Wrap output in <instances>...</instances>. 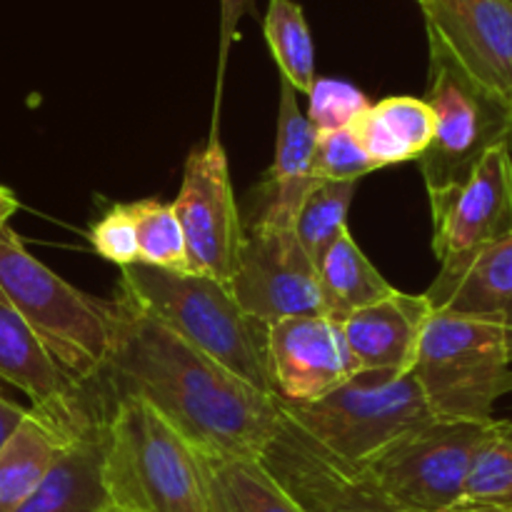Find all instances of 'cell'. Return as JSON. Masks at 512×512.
<instances>
[{"mask_svg": "<svg viewBox=\"0 0 512 512\" xmlns=\"http://www.w3.org/2000/svg\"><path fill=\"white\" fill-rule=\"evenodd\" d=\"M103 380L113 400L153 408L200 458L258 460L280 405L118 293Z\"/></svg>", "mask_w": 512, "mask_h": 512, "instance_id": "6da1fadb", "label": "cell"}, {"mask_svg": "<svg viewBox=\"0 0 512 512\" xmlns=\"http://www.w3.org/2000/svg\"><path fill=\"white\" fill-rule=\"evenodd\" d=\"M430 55L448 60L478 88L512 110L510 0H415Z\"/></svg>", "mask_w": 512, "mask_h": 512, "instance_id": "8fae6325", "label": "cell"}, {"mask_svg": "<svg viewBox=\"0 0 512 512\" xmlns=\"http://www.w3.org/2000/svg\"><path fill=\"white\" fill-rule=\"evenodd\" d=\"M358 183H333V180H315L313 188L300 203L295 215L293 233L300 248L308 253L315 265L325 250L340 238L348 228V210L355 198Z\"/></svg>", "mask_w": 512, "mask_h": 512, "instance_id": "484cf974", "label": "cell"}, {"mask_svg": "<svg viewBox=\"0 0 512 512\" xmlns=\"http://www.w3.org/2000/svg\"><path fill=\"white\" fill-rule=\"evenodd\" d=\"M118 293L188 340L200 353L273 398L268 375V325L250 318L228 285L208 275L175 273L135 263L123 268Z\"/></svg>", "mask_w": 512, "mask_h": 512, "instance_id": "7a4b0ae2", "label": "cell"}, {"mask_svg": "<svg viewBox=\"0 0 512 512\" xmlns=\"http://www.w3.org/2000/svg\"><path fill=\"white\" fill-rule=\"evenodd\" d=\"M65 440L43 415L28 408L13 433L0 445V512H13L48 475Z\"/></svg>", "mask_w": 512, "mask_h": 512, "instance_id": "44dd1931", "label": "cell"}, {"mask_svg": "<svg viewBox=\"0 0 512 512\" xmlns=\"http://www.w3.org/2000/svg\"><path fill=\"white\" fill-rule=\"evenodd\" d=\"M173 210L185 235L190 273L228 285L245 230L218 125L208 143L190 150Z\"/></svg>", "mask_w": 512, "mask_h": 512, "instance_id": "9c48e42d", "label": "cell"}, {"mask_svg": "<svg viewBox=\"0 0 512 512\" xmlns=\"http://www.w3.org/2000/svg\"><path fill=\"white\" fill-rule=\"evenodd\" d=\"M128 205L135 220V233H138L140 263L150 268L175 270V273H190L185 235L173 203L143 198Z\"/></svg>", "mask_w": 512, "mask_h": 512, "instance_id": "4316f807", "label": "cell"}, {"mask_svg": "<svg viewBox=\"0 0 512 512\" xmlns=\"http://www.w3.org/2000/svg\"><path fill=\"white\" fill-rule=\"evenodd\" d=\"M425 100L435 115L433 143L418 160L428 195L465 183L490 150L512 143L508 105L485 93L438 55H430Z\"/></svg>", "mask_w": 512, "mask_h": 512, "instance_id": "52a82bcc", "label": "cell"}, {"mask_svg": "<svg viewBox=\"0 0 512 512\" xmlns=\"http://www.w3.org/2000/svg\"><path fill=\"white\" fill-rule=\"evenodd\" d=\"M90 245L95 253L108 263L128 268L140 263L138 233H135V220L130 213V205H113L88 233Z\"/></svg>", "mask_w": 512, "mask_h": 512, "instance_id": "f546056e", "label": "cell"}, {"mask_svg": "<svg viewBox=\"0 0 512 512\" xmlns=\"http://www.w3.org/2000/svg\"><path fill=\"white\" fill-rule=\"evenodd\" d=\"M18 210H20V203H18V198H15L13 190L5 188V185H0V230L8 225V220L13 218Z\"/></svg>", "mask_w": 512, "mask_h": 512, "instance_id": "d6a6232c", "label": "cell"}, {"mask_svg": "<svg viewBox=\"0 0 512 512\" xmlns=\"http://www.w3.org/2000/svg\"><path fill=\"white\" fill-rule=\"evenodd\" d=\"M410 373L438 420L490 423L498 398L512 393V330L433 310Z\"/></svg>", "mask_w": 512, "mask_h": 512, "instance_id": "5b68a950", "label": "cell"}, {"mask_svg": "<svg viewBox=\"0 0 512 512\" xmlns=\"http://www.w3.org/2000/svg\"><path fill=\"white\" fill-rule=\"evenodd\" d=\"M0 293L78 383L103 380L115 303L83 293L40 263L10 225L0 230Z\"/></svg>", "mask_w": 512, "mask_h": 512, "instance_id": "277c9868", "label": "cell"}, {"mask_svg": "<svg viewBox=\"0 0 512 512\" xmlns=\"http://www.w3.org/2000/svg\"><path fill=\"white\" fill-rule=\"evenodd\" d=\"M510 3H512V0H510Z\"/></svg>", "mask_w": 512, "mask_h": 512, "instance_id": "e575fe53", "label": "cell"}, {"mask_svg": "<svg viewBox=\"0 0 512 512\" xmlns=\"http://www.w3.org/2000/svg\"><path fill=\"white\" fill-rule=\"evenodd\" d=\"M105 428V423H103ZM95 433L65 443L48 475L13 512H110L105 485V433Z\"/></svg>", "mask_w": 512, "mask_h": 512, "instance_id": "d6986e66", "label": "cell"}, {"mask_svg": "<svg viewBox=\"0 0 512 512\" xmlns=\"http://www.w3.org/2000/svg\"><path fill=\"white\" fill-rule=\"evenodd\" d=\"M318 133L298 105V93L280 80L278 133H275L273 165L255 190V213L245 228L293 230L300 203L313 188V155Z\"/></svg>", "mask_w": 512, "mask_h": 512, "instance_id": "2e32d148", "label": "cell"}, {"mask_svg": "<svg viewBox=\"0 0 512 512\" xmlns=\"http://www.w3.org/2000/svg\"><path fill=\"white\" fill-rule=\"evenodd\" d=\"M490 423L433 420L395 440L365 470L405 512H458L470 465Z\"/></svg>", "mask_w": 512, "mask_h": 512, "instance_id": "ba28073f", "label": "cell"}, {"mask_svg": "<svg viewBox=\"0 0 512 512\" xmlns=\"http://www.w3.org/2000/svg\"><path fill=\"white\" fill-rule=\"evenodd\" d=\"M110 512H123V510H115V508H113V510H110Z\"/></svg>", "mask_w": 512, "mask_h": 512, "instance_id": "836d02e7", "label": "cell"}, {"mask_svg": "<svg viewBox=\"0 0 512 512\" xmlns=\"http://www.w3.org/2000/svg\"><path fill=\"white\" fill-rule=\"evenodd\" d=\"M310 108L305 118L315 128V133L350 128L365 110L370 108L368 95L353 83L333 78H318L308 93Z\"/></svg>", "mask_w": 512, "mask_h": 512, "instance_id": "f1b7e54d", "label": "cell"}, {"mask_svg": "<svg viewBox=\"0 0 512 512\" xmlns=\"http://www.w3.org/2000/svg\"><path fill=\"white\" fill-rule=\"evenodd\" d=\"M378 170L360 145L353 128L320 133L313 155V178L333 183H358L363 175Z\"/></svg>", "mask_w": 512, "mask_h": 512, "instance_id": "83f0119b", "label": "cell"}, {"mask_svg": "<svg viewBox=\"0 0 512 512\" xmlns=\"http://www.w3.org/2000/svg\"><path fill=\"white\" fill-rule=\"evenodd\" d=\"M265 43L280 70V80L308 95L315 85V45L303 8L295 0H270L263 20Z\"/></svg>", "mask_w": 512, "mask_h": 512, "instance_id": "d4e9b609", "label": "cell"}, {"mask_svg": "<svg viewBox=\"0 0 512 512\" xmlns=\"http://www.w3.org/2000/svg\"><path fill=\"white\" fill-rule=\"evenodd\" d=\"M433 253L440 263L512 235V143L490 150L465 183L430 195Z\"/></svg>", "mask_w": 512, "mask_h": 512, "instance_id": "5bb4252c", "label": "cell"}, {"mask_svg": "<svg viewBox=\"0 0 512 512\" xmlns=\"http://www.w3.org/2000/svg\"><path fill=\"white\" fill-rule=\"evenodd\" d=\"M430 303L425 295L393 290L388 298L355 310L340 325L355 373L363 370H393L410 373L420 335L428 323Z\"/></svg>", "mask_w": 512, "mask_h": 512, "instance_id": "e0dca14e", "label": "cell"}, {"mask_svg": "<svg viewBox=\"0 0 512 512\" xmlns=\"http://www.w3.org/2000/svg\"><path fill=\"white\" fill-rule=\"evenodd\" d=\"M258 460L303 512H405L368 470L335 458L285 415Z\"/></svg>", "mask_w": 512, "mask_h": 512, "instance_id": "30bf717a", "label": "cell"}, {"mask_svg": "<svg viewBox=\"0 0 512 512\" xmlns=\"http://www.w3.org/2000/svg\"><path fill=\"white\" fill-rule=\"evenodd\" d=\"M350 128L380 170L410 160L418 163L433 143L435 115L425 98L388 95L378 103H370Z\"/></svg>", "mask_w": 512, "mask_h": 512, "instance_id": "ffe728a7", "label": "cell"}, {"mask_svg": "<svg viewBox=\"0 0 512 512\" xmlns=\"http://www.w3.org/2000/svg\"><path fill=\"white\" fill-rule=\"evenodd\" d=\"M423 295L433 310L495 320L512 330V235L440 263L438 278Z\"/></svg>", "mask_w": 512, "mask_h": 512, "instance_id": "ac0fdd59", "label": "cell"}, {"mask_svg": "<svg viewBox=\"0 0 512 512\" xmlns=\"http://www.w3.org/2000/svg\"><path fill=\"white\" fill-rule=\"evenodd\" d=\"M318 283L323 315L335 323H343L350 313L388 298L395 290L360 250L350 230H345L320 258Z\"/></svg>", "mask_w": 512, "mask_h": 512, "instance_id": "7402d4cb", "label": "cell"}, {"mask_svg": "<svg viewBox=\"0 0 512 512\" xmlns=\"http://www.w3.org/2000/svg\"><path fill=\"white\" fill-rule=\"evenodd\" d=\"M28 413V408H23V405L13 403L10 398H5L3 393H0V445L5 443V438H8L10 433L15 430V425L23 420V415Z\"/></svg>", "mask_w": 512, "mask_h": 512, "instance_id": "1f68e13d", "label": "cell"}, {"mask_svg": "<svg viewBox=\"0 0 512 512\" xmlns=\"http://www.w3.org/2000/svg\"><path fill=\"white\" fill-rule=\"evenodd\" d=\"M458 512H512V423L493 420L470 465Z\"/></svg>", "mask_w": 512, "mask_h": 512, "instance_id": "cb8c5ba5", "label": "cell"}, {"mask_svg": "<svg viewBox=\"0 0 512 512\" xmlns=\"http://www.w3.org/2000/svg\"><path fill=\"white\" fill-rule=\"evenodd\" d=\"M268 375L273 398L305 405L355 375L340 325L328 315H298L268 325Z\"/></svg>", "mask_w": 512, "mask_h": 512, "instance_id": "9a60e30c", "label": "cell"}, {"mask_svg": "<svg viewBox=\"0 0 512 512\" xmlns=\"http://www.w3.org/2000/svg\"><path fill=\"white\" fill-rule=\"evenodd\" d=\"M245 13H255L253 0H220V50H218V88H215L213 125H218L220 98H223L225 70H228L230 48L238 40V25Z\"/></svg>", "mask_w": 512, "mask_h": 512, "instance_id": "4dcf8cb0", "label": "cell"}, {"mask_svg": "<svg viewBox=\"0 0 512 512\" xmlns=\"http://www.w3.org/2000/svg\"><path fill=\"white\" fill-rule=\"evenodd\" d=\"M230 293L250 318L270 325L298 315H323L318 265L293 230L245 228Z\"/></svg>", "mask_w": 512, "mask_h": 512, "instance_id": "7c38bea8", "label": "cell"}, {"mask_svg": "<svg viewBox=\"0 0 512 512\" xmlns=\"http://www.w3.org/2000/svg\"><path fill=\"white\" fill-rule=\"evenodd\" d=\"M278 405L320 448L355 468H365L398 438L438 420L413 373L393 370H363L313 403Z\"/></svg>", "mask_w": 512, "mask_h": 512, "instance_id": "8992f818", "label": "cell"}, {"mask_svg": "<svg viewBox=\"0 0 512 512\" xmlns=\"http://www.w3.org/2000/svg\"><path fill=\"white\" fill-rule=\"evenodd\" d=\"M200 460L213 512H303L260 460Z\"/></svg>", "mask_w": 512, "mask_h": 512, "instance_id": "603a6c76", "label": "cell"}, {"mask_svg": "<svg viewBox=\"0 0 512 512\" xmlns=\"http://www.w3.org/2000/svg\"><path fill=\"white\" fill-rule=\"evenodd\" d=\"M105 485L123 512H213L200 455L145 403L113 400L105 418Z\"/></svg>", "mask_w": 512, "mask_h": 512, "instance_id": "3957f363", "label": "cell"}, {"mask_svg": "<svg viewBox=\"0 0 512 512\" xmlns=\"http://www.w3.org/2000/svg\"><path fill=\"white\" fill-rule=\"evenodd\" d=\"M0 380L15 385L65 440L95 433L108 415L95 413L85 385L60 368L18 310L0 293Z\"/></svg>", "mask_w": 512, "mask_h": 512, "instance_id": "4fadbf2b", "label": "cell"}]
</instances>
